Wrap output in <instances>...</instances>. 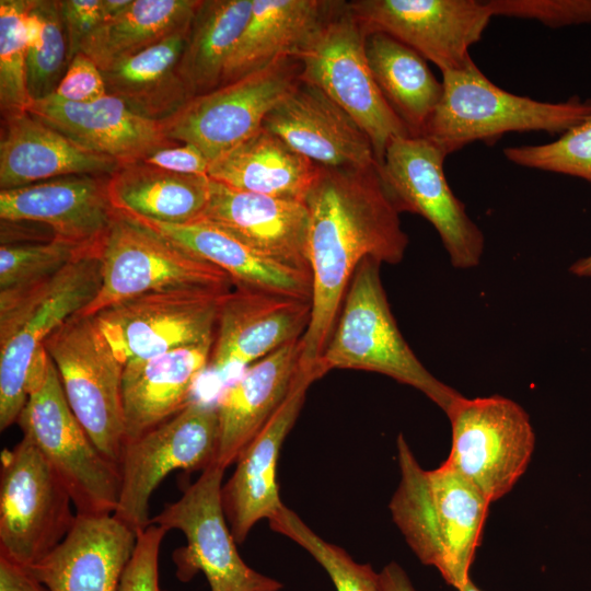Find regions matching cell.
<instances>
[{
  "instance_id": "cell-29",
  "label": "cell",
  "mask_w": 591,
  "mask_h": 591,
  "mask_svg": "<svg viewBox=\"0 0 591 591\" xmlns=\"http://www.w3.org/2000/svg\"><path fill=\"white\" fill-rule=\"evenodd\" d=\"M320 166L263 126L212 162L208 176L239 190L305 201Z\"/></svg>"
},
{
  "instance_id": "cell-44",
  "label": "cell",
  "mask_w": 591,
  "mask_h": 591,
  "mask_svg": "<svg viewBox=\"0 0 591 591\" xmlns=\"http://www.w3.org/2000/svg\"><path fill=\"white\" fill-rule=\"evenodd\" d=\"M59 4L70 63L80 51L82 42L103 22L102 0H61Z\"/></svg>"
},
{
  "instance_id": "cell-27",
  "label": "cell",
  "mask_w": 591,
  "mask_h": 591,
  "mask_svg": "<svg viewBox=\"0 0 591 591\" xmlns=\"http://www.w3.org/2000/svg\"><path fill=\"white\" fill-rule=\"evenodd\" d=\"M212 346L213 339H209L125 363V441L153 429L190 402L196 380L210 362Z\"/></svg>"
},
{
  "instance_id": "cell-6",
  "label": "cell",
  "mask_w": 591,
  "mask_h": 591,
  "mask_svg": "<svg viewBox=\"0 0 591 591\" xmlns=\"http://www.w3.org/2000/svg\"><path fill=\"white\" fill-rule=\"evenodd\" d=\"M27 402L18 424L68 489L77 514H113L120 491V468L94 445L65 396L48 354L37 356L26 382Z\"/></svg>"
},
{
  "instance_id": "cell-17",
  "label": "cell",
  "mask_w": 591,
  "mask_h": 591,
  "mask_svg": "<svg viewBox=\"0 0 591 591\" xmlns=\"http://www.w3.org/2000/svg\"><path fill=\"white\" fill-rule=\"evenodd\" d=\"M348 7L368 36L384 33L434 63L464 68L493 15L478 0H354Z\"/></svg>"
},
{
  "instance_id": "cell-39",
  "label": "cell",
  "mask_w": 591,
  "mask_h": 591,
  "mask_svg": "<svg viewBox=\"0 0 591 591\" xmlns=\"http://www.w3.org/2000/svg\"><path fill=\"white\" fill-rule=\"evenodd\" d=\"M85 256L92 255L56 239L2 244L0 247V291L45 280L71 262Z\"/></svg>"
},
{
  "instance_id": "cell-43",
  "label": "cell",
  "mask_w": 591,
  "mask_h": 591,
  "mask_svg": "<svg viewBox=\"0 0 591 591\" xmlns=\"http://www.w3.org/2000/svg\"><path fill=\"white\" fill-rule=\"evenodd\" d=\"M107 94L97 65L82 51L70 61L54 96L70 103H89Z\"/></svg>"
},
{
  "instance_id": "cell-48",
  "label": "cell",
  "mask_w": 591,
  "mask_h": 591,
  "mask_svg": "<svg viewBox=\"0 0 591 591\" xmlns=\"http://www.w3.org/2000/svg\"><path fill=\"white\" fill-rule=\"evenodd\" d=\"M131 0H102L103 22L116 18L124 12Z\"/></svg>"
},
{
  "instance_id": "cell-50",
  "label": "cell",
  "mask_w": 591,
  "mask_h": 591,
  "mask_svg": "<svg viewBox=\"0 0 591 591\" xmlns=\"http://www.w3.org/2000/svg\"><path fill=\"white\" fill-rule=\"evenodd\" d=\"M461 591H480L474 582L470 579Z\"/></svg>"
},
{
  "instance_id": "cell-7",
  "label": "cell",
  "mask_w": 591,
  "mask_h": 591,
  "mask_svg": "<svg viewBox=\"0 0 591 591\" xmlns=\"http://www.w3.org/2000/svg\"><path fill=\"white\" fill-rule=\"evenodd\" d=\"M366 38L348 2L337 1L294 57L302 65L301 79L322 90L367 134L380 164L393 138L410 135L376 85Z\"/></svg>"
},
{
  "instance_id": "cell-42",
  "label": "cell",
  "mask_w": 591,
  "mask_h": 591,
  "mask_svg": "<svg viewBox=\"0 0 591 591\" xmlns=\"http://www.w3.org/2000/svg\"><path fill=\"white\" fill-rule=\"evenodd\" d=\"M167 530L150 524L137 532L132 555L121 576L119 591H165L159 586V554Z\"/></svg>"
},
{
  "instance_id": "cell-34",
  "label": "cell",
  "mask_w": 591,
  "mask_h": 591,
  "mask_svg": "<svg viewBox=\"0 0 591 591\" xmlns=\"http://www.w3.org/2000/svg\"><path fill=\"white\" fill-rule=\"evenodd\" d=\"M252 8L253 0H201L178 62L190 99L222 84L225 66Z\"/></svg>"
},
{
  "instance_id": "cell-33",
  "label": "cell",
  "mask_w": 591,
  "mask_h": 591,
  "mask_svg": "<svg viewBox=\"0 0 591 591\" xmlns=\"http://www.w3.org/2000/svg\"><path fill=\"white\" fill-rule=\"evenodd\" d=\"M367 59L382 95L410 136H422L438 106L442 82L419 54L384 34L366 38Z\"/></svg>"
},
{
  "instance_id": "cell-16",
  "label": "cell",
  "mask_w": 591,
  "mask_h": 591,
  "mask_svg": "<svg viewBox=\"0 0 591 591\" xmlns=\"http://www.w3.org/2000/svg\"><path fill=\"white\" fill-rule=\"evenodd\" d=\"M225 293L198 288L152 291L117 302L93 316L125 366L215 339Z\"/></svg>"
},
{
  "instance_id": "cell-24",
  "label": "cell",
  "mask_w": 591,
  "mask_h": 591,
  "mask_svg": "<svg viewBox=\"0 0 591 591\" xmlns=\"http://www.w3.org/2000/svg\"><path fill=\"white\" fill-rule=\"evenodd\" d=\"M136 538L114 514H77L63 541L30 569L47 591H119Z\"/></svg>"
},
{
  "instance_id": "cell-31",
  "label": "cell",
  "mask_w": 591,
  "mask_h": 591,
  "mask_svg": "<svg viewBox=\"0 0 591 591\" xmlns=\"http://www.w3.org/2000/svg\"><path fill=\"white\" fill-rule=\"evenodd\" d=\"M210 177L165 171L142 161L120 164L107 176V193L117 211L148 220L185 224L204 217Z\"/></svg>"
},
{
  "instance_id": "cell-40",
  "label": "cell",
  "mask_w": 591,
  "mask_h": 591,
  "mask_svg": "<svg viewBox=\"0 0 591 591\" xmlns=\"http://www.w3.org/2000/svg\"><path fill=\"white\" fill-rule=\"evenodd\" d=\"M503 155L523 167L570 175L591 184V117L552 142L508 147Z\"/></svg>"
},
{
  "instance_id": "cell-12",
  "label": "cell",
  "mask_w": 591,
  "mask_h": 591,
  "mask_svg": "<svg viewBox=\"0 0 591 591\" xmlns=\"http://www.w3.org/2000/svg\"><path fill=\"white\" fill-rule=\"evenodd\" d=\"M302 65L294 56H281L217 89L194 96L162 121L175 142L198 148L209 163L245 141L262 126L268 113L300 82Z\"/></svg>"
},
{
  "instance_id": "cell-19",
  "label": "cell",
  "mask_w": 591,
  "mask_h": 591,
  "mask_svg": "<svg viewBox=\"0 0 591 591\" xmlns=\"http://www.w3.org/2000/svg\"><path fill=\"white\" fill-rule=\"evenodd\" d=\"M115 209L107 176L68 175L0 190V218L47 225L54 239L101 257Z\"/></svg>"
},
{
  "instance_id": "cell-4",
  "label": "cell",
  "mask_w": 591,
  "mask_h": 591,
  "mask_svg": "<svg viewBox=\"0 0 591 591\" xmlns=\"http://www.w3.org/2000/svg\"><path fill=\"white\" fill-rule=\"evenodd\" d=\"M101 268L100 257L85 256L45 280L0 291L1 431L18 421L27 402V376L45 340L99 293Z\"/></svg>"
},
{
  "instance_id": "cell-15",
  "label": "cell",
  "mask_w": 591,
  "mask_h": 591,
  "mask_svg": "<svg viewBox=\"0 0 591 591\" xmlns=\"http://www.w3.org/2000/svg\"><path fill=\"white\" fill-rule=\"evenodd\" d=\"M216 404L190 401L170 419L125 441L118 505L113 513L136 533L150 525L149 500L172 472L204 471L216 463Z\"/></svg>"
},
{
  "instance_id": "cell-32",
  "label": "cell",
  "mask_w": 591,
  "mask_h": 591,
  "mask_svg": "<svg viewBox=\"0 0 591 591\" xmlns=\"http://www.w3.org/2000/svg\"><path fill=\"white\" fill-rule=\"evenodd\" d=\"M189 27L101 70L107 93L149 119L173 116L190 99L178 72Z\"/></svg>"
},
{
  "instance_id": "cell-10",
  "label": "cell",
  "mask_w": 591,
  "mask_h": 591,
  "mask_svg": "<svg viewBox=\"0 0 591 591\" xmlns=\"http://www.w3.org/2000/svg\"><path fill=\"white\" fill-rule=\"evenodd\" d=\"M71 496L38 448L23 437L0 455V554L31 567L76 520Z\"/></svg>"
},
{
  "instance_id": "cell-18",
  "label": "cell",
  "mask_w": 591,
  "mask_h": 591,
  "mask_svg": "<svg viewBox=\"0 0 591 591\" xmlns=\"http://www.w3.org/2000/svg\"><path fill=\"white\" fill-rule=\"evenodd\" d=\"M311 300L234 286L222 297L209 366L220 378L301 339Z\"/></svg>"
},
{
  "instance_id": "cell-11",
  "label": "cell",
  "mask_w": 591,
  "mask_h": 591,
  "mask_svg": "<svg viewBox=\"0 0 591 591\" xmlns=\"http://www.w3.org/2000/svg\"><path fill=\"white\" fill-rule=\"evenodd\" d=\"M224 471L216 463L204 470L150 524L185 535L186 545L172 554L179 581L202 572L211 591H279L280 581L246 565L237 552L221 501Z\"/></svg>"
},
{
  "instance_id": "cell-46",
  "label": "cell",
  "mask_w": 591,
  "mask_h": 591,
  "mask_svg": "<svg viewBox=\"0 0 591 591\" xmlns=\"http://www.w3.org/2000/svg\"><path fill=\"white\" fill-rule=\"evenodd\" d=\"M0 591H47L25 567L0 554Z\"/></svg>"
},
{
  "instance_id": "cell-3",
  "label": "cell",
  "mask_w": 591,
  "mask_h": 591,
  "mask_svg": "<svg viewBox=\"0 0 591 591\" xmlns=\"http://www.w3.org/2000/svg\"><path fill=\"white\" fill-rule=\"evenodd\" d=\"M381 265L372 257L358 265L317 371L321 376L334 369L381 373L415 387L447 413L462 394L433 376L404 339L381 280Z\"/></svg>"
},
{
  "instance_id": "cell-25",
  "label": "cell",
  "mask_w": 591,
  "mask_h": 591,
  "mask_svg": "<svg viewBox=\"0 0 591 591\" xmlns=\"http://www.w3.org/2000/svg\"><path fill=\"white\" fill-rule=\"evenodd\" d=\"M300 339L253 363L216 403L218 449L223 470L236 462L248 443L286 399L300 369Z\"/></svg>"
},
{
  "instance_id": "cell-49",
  "label": "cell",
  "mask_w": 591,
  "mask_h": 591,
  "mask_svg": "<svg viewBox=\"0 0 591 591\" xmlns=\"http://www.w3.org/2000/svg\"><path fill=\"white\" fill-rule=\"evenodd\" d=\"M569 271L578 277H591V254L571 264Z\"/></svg>"
},
{
  "instance_id": "cell-37",
  "label": "cell",
  "mask_w": 591,
  "mask_h": 591,
  "mask_svg": "<svg viewBox=\"0 0 591 591\" xmlns=\"http://www.w3.org/2000/svg\"><path fill=\"white\" fill-rule=\"evenodd\" d=\"M269 526L304 548L328 573L336 591H379V572L359 564L341 547L326 542L285 505Z\"/></svg>"
},
{
  "instance_id": "cell-9",
  "label": "cell",
  "mask_w": 591,
  "mask_h": 591,
  "mask_svg": "<svg viewBox=\"0 0 591 591\" xmlns=\"http://www.w3.org/2000/svg\"><path fill=\"white\" fill-rule=\"evenodd\" d=\"M100 258L102 283L94 300L81 312L86 316L147 292L182 288L229 292L234 287L222 269L117 210Z\"/></svg>"
},
{
  "instance_id": "cell-1",
  "label": "cell",
  "mask_w": 591,
  "mask_h": 591,
  "mask_svg": "<svg viewBox=\"0 0 591 591\" xmlns=\"http://www.w3.org/2000/svg\"><path fill=\"white\" fill-rule=\"evenodd\" d=\"M304 202L312 313L300 339V367L322 378L317 364L358 265L368 257L398 264L409 241L379 164L367 169L320 166Z\"/></svg>"
},
{
  "instance_id": "cell-36",
  "label": "cell",
  "mask_w": 591,
  "mask_h": 591,
  "mask_svg": "<svg viewBox=\"0 0 591 591\" xmlns=\"http://www.w3.org/2000/svg\"><path fill=\"white\" fill-rule=\"evenodd\" d=\"M26 84L32 102L53 95L69 66L59 0H32L25 15Z\"/></svg>"
},
{
  "instance_id": "cell-45",
  "label": "cell",
  "mask_w": 591,
  "mask_h": 591,
  "mask_svg": "<svg viewBox=\"0 0 591 591\" xmlns=\"http://www.w3.org/2000/svg\"><path fill=\"white\" fill-rule=\"evenodd\" d=\"M142 162L173 173L185 175H207L210 163L204 153L190 143L176 142L159 149Z\"/></svg>"
},
{
  "instance_id": "cell-14",
  "label": "cell",
  "mask_w": 591,
  "mask_h": 591,
  "mask_svg": "<svg viewBox=\"0 0 591 591\" xmlns=\"http://www.w3.org/2000/svg\"><path fill=\"white\" fill-rule=\"evenodd\" d=\"M447 157L422 136L395 137L379 174L398 212L425 218L438 232L452 266L471 269L482 260L485 239L448 183Z\"/></svg>"
},
{
  "instance_id": "cell-5",
  "label": "cell",
  "mask_w": 591,
  "mask_h": 591,
  "mask_svg": "<svg viewBox=\"0 0 591 591\" xmlns=\"http://www.w3.org/2000/svg\"><path fill=\"white\" fill-rule=\"evenodd\" d=\"M441 82V100L422 137L447 155L512 131L563 135L591 117V99L542 102L517 95L491 82L473 59L462 69L443 72Z\"/></svg>"
},
{
  "instance_id": "cell-21",
  "label": "cell",
  "mask_w": 591,
  "mask_h": 591,
  "mask_svg": "<svg viewBox=\"0 0 591 591\" xmlns=\"http://www.w3.org/2000/svg\"><path fill=\"white\" fill-rule=\"evenodd\" d=\"M318 379L315 372L300 367L286 399L240 454L232 476L222 485V508L237 544L245 541L258 521L271 519L283 506L277 483L280 450L308 389Z\"/></svg>"
},
{
  "instance_id": "cell-2",
  "label": "cell",
  "mask_w": 591,
  "mask_h": 591,
  "mask_svg": "<svg viewBox=\"0 0 591 591\" xmlns=\"http://www.w3.org/2000/svg\"><path fill=\"white\" fill-rule=\"evenodd\" d=\"M396 445L401 478L389 505L392 519L418 559L461 591L490 501L445 462L424 470L403 434Z\"/></svg>"
},
{
  "instance_id": "cell-8",
  "label": "cell",
  "mask_w": 591,
  "mask_h": 591,
  "mask_svg": "<svg viewBox=\"0 0 591 591\" xmlns=\"http://www.w3.org/2000/svg\"><path fill=\"white\" fill-rule=\"evenodd\" d=\"M74 416L97 448L119 466L126 438L124 364L94 316L73 314L45 340Z\"/></svg>"
},
{
  "instance_id": "cell-47",
  "label": "cell",
  "mask_w": 591,
  "mask_h": 591,
  "mask_svg": "<svg viewBox=\"0 0 591 591\" xmlns=\"http://www.w3.org/2000/svg\"><path fill=\"white\" fill-rule=\"evenodd\" d=\"M379 591H416L405 570L395 561L379 572Z\"/></svg>"
},
{
  "instance_id": "cell-30",
  "label": "cell",
  "mask_w": 591,
  "mask_h": 591,
  "mask_svg": "<svg viewBox=\"0 0 591 591\" xmlns=\"http://www.w3.org/2000/svg\"><path fill=\"white\" fill-rule=\"evenodd\" d=\"M336 3L332 0H253L250 20L225 66L222 84L281 56H294Z\"/></svg>"
},
{
  "instance_id": "cell-22",
  "label": "cell",
  "mask_w": 591,
  "mask_h": 591,
  "mask_svg": "<svg viewBox=\"0 0 591 591\" xmlns=\"http://www.w3.org/2000/svg\"><path fill=\"white\" fill-rule=\"evenodd\" d=\"M201 219L269 259L311 276L309 210L304 201L239 190L211 179L209 201Z\"/></svg>"
},
{
  "instance_id": "cell-13",
  "label": "cell",
  "mask_w": 591,
  "mask_h": 591,
  "mask_svg": "<svg viewBox=\"0 0 591 591\" xmlns=\"http://www.w3.org/2000/svg\"><path fill=\"white\" fill-rule=\"evenodd\" d=\"M452 442L444 461L490 502L507 495L525 472L535 445L528 413L501 395L457 398L445 413Z\"/></svg>"
},
{
  "instance_id": "cell-41",
  "label": "cell",
  "mask_w": 591,
  "mask_h": 591,
  "mask_svg": "<svg viewBox=\"0 0 591 591\" xmlns=\"http://www.w3.org/2000/svg\"><path fill=\"white\" fill-rule=\"evenodd\" d=\"M493 16L536 20L551 27L591 23V0H489Z\"/></svg>"
},
{
  "instance_id": "cell-35",
  "label": "cell",
  "mask_w": 591,
  "mask_h": 591,
  "mask_svg": "<svg viewBox=\"0 0 591 591\" xmlns=\"http://www.w3.org/2000/svg\"><path fill=\"white\" fill-rule=\"evenodd\" d=\"M201 0H131L116 18L102 22L80 51L103 70L182 30L188 28Z\"/></svg>"
},
{
  "instance_id": "cell-38",
  "label": "cell",
  "mask_w": 591,
  "mask_h": 591,
  "mask_svg": "<svg viewBox=\"0 0 591 591\" xmlns=\"http://www.w3.org/2000/svg\"><path fill=\"white\" fill-rule=\"evenodd\" d=\"M32 0H0L1 117L27 112L25 15Z\"/></svg>"
},
{
  "instance_id": "cell-20",
  "label": "cell",
  "mask_w": 591,
  "mask_h": 591,
  "mask_svg": "<svg viewBox=\"0 0 591 591\" xmlns=\"http://www.w3.org/2000/svg\"><path fill=\"white\" fill-rule=\"evenodd\" d=\"M263 127L317 166L378 165L372 143L357 121L322 90L302 79L268 113Z\"/></svg>"
},
{
  "instance_id": "cell-28",
  "label": "cell",
  "mask_w": 591,
  "mask_h": 591,
  "mask_svg": "<svg viewBox=\"0 0 591 591\" xmlns=\"http://www.w3.org/2000/svg\"><path fill=\"white\" fill-rule=\"evenodd\" d=\"M130 216L173 244L222 269L234 286L306 300L312 298L311 276L269 259L206 219L167 224Z\"/></svg>"
},
{
  "instance_id": "cell-23",
  "label": "cell",
  "mask_w": 591,
  "mask_h": 591,
  "mask_svg": "<svg viewBox=\"0 0 591 591\" xmlns=\"http://www.w3.org/2000/svg\"><path fill=\"white\" fill-rule=\"evenodd\" d=\"M27 112L79 147L121 164L141 161L176 143L166 136L161 121L137 114L108 93L89 103H70L50 95L32 102Z\"/></svg>"
},
{
  "instance_id": "cell-26",
  "label": "cell",
  "mask_w": 591,
  "mask_h": 591,
  "mask_svg": "<svg viewBox=\"0 0 591 591\" xmlns=\"http://www.w3.org/2000/svg\"><path fill=\"white\" fill-rule=\"evenodd\" d=\"M121 163L88 151L28 112L1 117L0 190L68 175H111Z\"/></svg>"
}]
</instances>
